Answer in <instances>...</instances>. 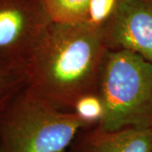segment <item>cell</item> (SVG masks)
Returning a JSON list of instances; mask_svg holds the SVG:
<instances>
[{
	"label": "cell",
	"mask_w": 152,
	"mask_h": 152,
	"mask_svg": "<svg viewBox=\"0 0 152 152\" xmlns=\"http://www.w3.org/2000/svg\"><path fill=\"white\" fill-rule=\"evenodd\" d=\"M108 50L103 26L52 21L26 62L27 86L58 108L97 93Z\"/></svg>",
	"instance_id": "1"
},
{
	"label": "cell",
	"mask_w": 152,
	"mask_h": 152,
	"mask_svg": "<svg viewBox=\"0 0 152 152\" xmlns=\"http://www.w3.org/2000/svg\"><path fill=\"white\" fill-rule=\"evenodd\" d=\"M104 27L108 49L131 51L152 63V0H119Z\"/></svg>",
	"instance_id": "5"
},
{
	"label": "cell",
	"mask_w": 152,
	"mask_h": 152,
	"mask_svg": "<svg viewBox=\"0 0 152 152\" xmlns=\"http://www.w3.org/2000/svg\"><path fill=\"white\" fill-rule=\"evenodd\" d=\"M119 0H91L87 21L96 26H103L113 15Z\"/></svg>",
	"instance_id": "10"
},
{
	"label": "cell",
	"mask_w": 152,
	"mask_h": 152,
	"mask_svg": "<svg viewBox=\"0 0 152 152\" xmlns=\"http://www.w3.org/2000/svg\"><path fill=\"white\" fill-rule=\"evenodd\" d=\"M91 0H41L52 21L77 23L87 21Z\"/></svg>",
	"instance_id": "8"
},
{
	"label": "cell",
	"mask_w": 152,
	"mask_h": 152,
	"mask_svg": "<svg viewBox=\"0 0 152 152\" xmlns=\"http://www.w3.org/2000/svg\"><path fill=\"white\" fill-rule=\"evenodd\" d=\"M26 85V64L0 58V113Z\"/></svg>",
	"instance_id": "7"
},
{
	"label": "cell",
	"mask_w": 152,
	"mask_h": 152,
	"mask_svg": "<svg viewBox=\"0 0 152 152\" xmlns=\"http://www.w3.org/2000/svg\"><path fill=\"white\" fill-rule=\"evenodd\" d=\"M67 152H152V129L107 130L95 125L80 131Z\"/></svg>",
	"instance_id": "6"
},
{
	"label": "cell",
	"mask_w": 152,
	"mask_h": 152,
	"mask_svg": "<svg viewBox=\"0 0 152 152\" xmlns=\"http://www.w3.org/2000/svg\"><path fill=\"white\" fill-rule=\"evenodd\" d=\"M97 94L104 107L102 129H152L151 62L131 51L108 49Z\"/></svg>",
	"instance_id": "3"
},
{
	"label": "cell",
	"mask_w": 152,
	"mask_h": 152,
	"mask_svg": "<svg viewBox=\"0 0 152 152\" xmlns=\"http://www.w3.org/2000/svg\"><path fill=\"white\" fill-rule=\"evenodd\" d=\"M89 127L75 112L56 107L26 85L0 113V152H66Z\"/></svg>",
	"instance_id": "2"
},
{
	"label": "cell",
	"mask_w": 152,
	"mask_h": 152,
	"mask_svg": "<svg viewBox=\"0 0 152 152\" xmlns=\"http://www.w3.org/2000/svg\"><path fill=\"white\" fill-rule=\"evenodd\" d=\"M74 112H75L90 127H92L97 125L103 117V103L97 93L89 94L77 101Z\"/></svg>",
	"instance_id": "9"
},
{
	"label": "cell",
	"mask_w": 152,
	"mask_h": 152,
	"mask_svg": "<svg viewBox=\"0 0 152 152\" xmlns=\"http://www.w3.org/2000/svg\"><path fill=\"white\" fill-rule=\"evenodd\" d=\"M51 22L41 0H0V58L26 64Z\"/></svg>",
	"instance_id": "4"
}]
</instances>
